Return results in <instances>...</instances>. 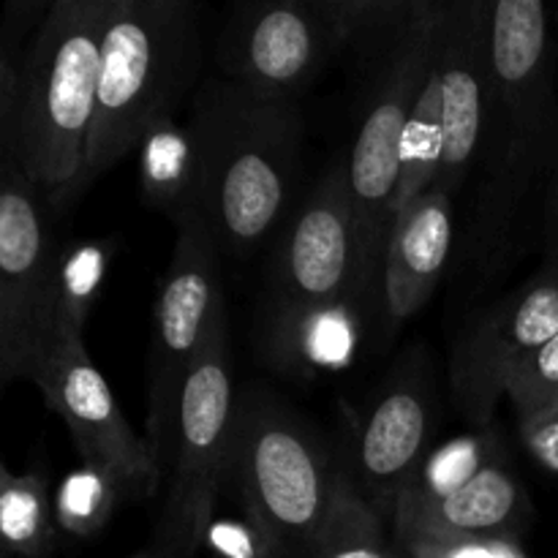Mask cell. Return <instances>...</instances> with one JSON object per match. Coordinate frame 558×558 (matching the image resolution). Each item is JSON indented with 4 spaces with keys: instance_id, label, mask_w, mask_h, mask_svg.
<instances>
[{
    "instance_id": "6da1fadb",
    "label": "cell",
    "mask_w": 558,
    "mask_h": 558,
    "mask_svg": "<svg viewBox=\"0 0 558 558\" xmlns=\"http://www.w3.org/2000/svg\"><path fill=\"white\" fill-rule=\"evenodd\" d=\"M112 0H54L20 60L0 58V153L52 199L74 196L96 118Z\"/></svg>"
},
{
    "instance_id": "7a4b0ae2",
    "label": "cell",
    "mask_w": 558,
    "mask_h": 558,
    "mask_svg": "<svg viewBox=\"0 0 558 558\" xmlns=\"http://www.w3.org/2000/svg\"><path fill=\"white\" fill-rule=\"evenodd\" d=\"M189 131L205 174V216L218 248L251 254L292 216L303 114L298 101L267 98L213 76L194 93Z\"/></svg>"
},
{
    "instance_id": "3957f363",
    "label": "cell",
    "mask_w": 558,
    "mask_h": 558,
    "mask_svg": "<svg viewBox=\"0 0 558 558\" xmlns=\"http://www.w3.org/2000/svg\"><path fill=\"white\" fill-rule=\"evenodd\" d=\"M436 36L439 0H354L347 49L357 54L363 74V114L347 174L374 278L392 229L401 136L434 69Z\"/></svg>"
},
{
    "instance_id": "277c9868",
    "label": "cell",
    "mask_w": 558,
    "mask_h": 558,
    "mask_svg": "<svg viewBox=\"0 0 558 558\" xmlns=\"http://www.w3.org/2000/svg\"><path fill=\"white\" fill-rule=\"evenodd\" d=\"M202 11L189 0H112L96 118L74 196L123 161L163 118H178L202 71Z\"/></svg>"
},
{
    "instance_id": "5b68a950",
    "label": "cell",
    "mask_w": 558,
    "mask_h": 558,
    "mask_svg": "<svg viewBox=\"0 0 558 558\" xmlns=\"http://www.w3.org/2000/svg\"><path fill=\"white\" fill-rule=\"evenodd\" d=\"M501 199L558 174L556 44L543 0L488 3V125L483 161Z\"/></svg>"
},
{
    "instance_id": "8992f818",
    "label": "cell",
    "mask_w": 558,
    "mask_h": 558,
    "mask_svg": "<svg viewBox=\"0 0 558 558\" xmlns=\"http://www.w3.org/2000/svg\"><path fill=\"white\" fill-rule=\"evenodd\" d=\"M347 469L289 409L259 392L238 398L229 480L281 543L289 558H308Z\"/></svg>"
},
{
    "instance_id": "52a82bcc",
    "label": "cell",
    "mask_w": 558,
    "mask_h": 558,
    "mask_svg": "<svg viewBox=\"0 0 558 558\" xmlns=\"http://www.w3.org/2000/svg\"><path fill=\"white\" fill-rule=\"evenodd\" d=\"M227 319L213 330L185 376L169 452V488L153 529V558H194L229 480L238 420Z\"/></svg>"
},
{
    "instance_id": "ba28073f",
    "label": "cell",
    "mask_w": 558,
    "mask_h": 558,
    "mask_svg": "<svg viewBox=\"0 0 558 558\" xmlns=\"http://www.w3.org/2000/svg\"><path fill=\"white\" fill-rule=\"evenodd\" d=\"M54 205L14 158L0 163V379L33 381L52 347L60 262Z\"/></svg>"
},
{
    "instance_id": "9c48e42d",
    "label": "cell",
    "mask_w": 558,
    "mask_h": 558,
    "mask_svg": "<svg viewBox=\"0 0 558 558\" xmlns=\"http://www.w3.org/2000/svg\"><path fill=\"white\" fill-rule=\"evenodd\" d=\"M172 259L153 305L147 447L167 474L180 392L213 330L227 319L218 243L207 216L174 227Z\"/></svg>"
},
{
    "instance_id": "30bf717a",
    "label": "cell",
    "mask_w": 558,
    "mask_h": 558,
    "mask_svg": "<svg viewBox=\"0 0 558 558\" xmlns=\"http://www.w3.org/2000/svg\"><path fill=\"white\" fill-rule=\"evenodd\" d=\"M354 0H259L232 11L218 38L223 80L298 101L352 41Z\"/></svg>"
},
{
    "instance_id": "8fae6325",
    "label": "cell",
    "mask_w": 558,
    "mask_h": 558,
    "mask_svg": "<svg viewBox=\"0 0 558 558\" xmlns=\"http://www.w3.org/2000/svg\"><path fill=\"white\" fill-rule=\"evenodd\" d=\"M376 278L368 267L347 161L332 163L276 234L270 259L272 303L368 305Z\"/></svg>"
},
{
    "instance_id": "7c38bea8",
    "label": "cell",
    "mask_w": 558,
    "mask_h": 558,
    "mask_svg": "<svg viewBox=\"0 0 558 558\" xmlns=\"http://www.w3.org/2000/svg\"><path fill=\"white\" fill-rule=\"evenodd\" d=\"M33 385L44 403L71 430L82 463L112 472L129 501L150 499L163 472L147 439L134 434L118 407L112 387L93 365L85 341H63L49 349Z\"/></svg>"
},
{
    "instance_id": "4fadbf2b",
    "label": "cell",
    "mask_w": 558,
    "mask_h": 558,
    "mask_svg": "<svg viewBox=\"0 0 558 558\" xmlns=\"http://www.w3.org/2000/svg\"><path fill=\"white\" fill-rule=\"evenodd\" d=\"M558 336V256L518 292L483 316L452 352L456 403L477 428L494 423L507 374Z\"/></svg>"
},
{
    "instance_id": "5bb4252c",
    "label": "cell",
    "mask_w": 558,
    "mask_h": 558,
    "mask_svg": "<svg viewBox=\"0 0 558 558\" xmlns=\"http://www.w3.org/2000/svg\"><path fill=\"white\" fill-rule=\"evenodd\" d=\"M445 120V158L434 189L456 199L483 161L488 125V3L439 0L436 44Z\"/></svg>"
},
{
    "instance_id": "9a60e30c",
    "label": "cell",
    "mask_w": 558,
    "mask_h": 558,
    "mask_svg": "<svg viewBox=\"0 0 558 558\" xmlns=\"http://www.w3.org/2000/svg\"><path fill=\"white\" fill-rule=\"evenodd\" d=\"M434 441V412L414 376L392 381L354 434L349 480L365 501L390 523L398 499L412 483Z\"/></svg>"
},
{
    "instance_id": "2e32d148",
    "label": "cell",
    "mask_w": 558,
    "mask_h": 558,
    "mask_svg": "<svg viewBox=\"0 0 558 558\" xmlns=\"http://www.w3.org/2000/svg\"><path fill=\"white\" fill-rule=\"evenodd\" d=\"M360 300L332 303H267L259 322V354L276 374L300 381L343 374L363 341Z\"/></svg>"
},
{
    "instance_id": "e0dca14e",
    "label": "cell",
    "mask_w": 558,
    "mask_h": 558,
    "mask_svg": "<svg viewBox=\"0 0 558 558\" xmlns=\"http://www.w3.org/2000/svg\"><path fill=\"white\" fill-rule=\"evenodd\" d=\"M452 196L430 189L392 221L381 265V305L387 327L420 314L434 298L456 245Z\"/></svg>"
},
{
    "instance_id": "ac0fdd59",
    "label": "cell",
    "mask_w": 558,
    "mask_h": 558,
    "mask_svg": "<svg viewBox=\"0 0 558 558\" xmlns=\"http://www.w3.org/2000/svg\"><path fill=\"white\" fill-rule=\"evenodd\" d=\"M532 518L529 494L505 461L480 472L472 483L458 488L447 499L434 501L414 512H401L392 523L434 529V532L461 534V537L521 539Z\"/></svg>"
},
{
    "instance_id": "d6986e66",
    "label": "cell",
    "mask_w": 558,
    "mask_h": 558,
    "mask_svg": "<svg viewBox=\"0 0 558 558\" xmlns=\"http://www.w3.org/2000/svg\"><path fill=\"white\" fill-rule=\"evenodd\" d=\"M140 189L145 205L174 227L205 216V174L189 125L163 118L140 142Z\"/></svg>"
},
{
    "instance_id": "ffe728a7",
    "label": "cell",
    "mask_w": 558,
    "mask_h": 558,
    "mask_svg": "<svg viewBox=\"0 0 558 558\" xmlns=\"http://www.w3.org/2000/svg\"><path fill=\"white\" fill-rule=\"evenodd\" d=\"M58 532L47 469L33 463L27 472L16 474L9 466H0L3 558H52Z\"/></svg>"
},
{
    "instance_id": "44dd1931",
    "label": "cell",
    "mask_w": 558,
    "mask_h": 558,
    "mask_svg": "<svg viewBox=\"0 0 558 558\" xmlns=\"http://www.w3.org/2000/svg\"><path fill=\"white\" fill-rule=\"evenodd\" d=\"M505 447H501L494 423L445 441L436 450H430L428 458L420 463L412 483L407 485L403 496L398 499L392 518L401 515V512L423 510V507L434 505V501L447 499L458 488L472 483L480 472L505 461Z\"/></svg>"
},
{
    "instance_id": "7402d4cb",
    "label": "cell",
    "mask_w": 558,
    "mask_h": 558,
    "mask_svg": "<svg viewBox=\"0 0 558 558\" xmlns=\"http://www.w3.org/2000/svg\"><path fill=\"white\" fill-rule=\"evenodd\" d=\"M439 44V36H436ZM441 158H445V120H441V82L439 60L434 58L428 82L414 104L398 150V183L392 196V221L430 191L439 180Z\"/></svg>"
},
{
    "instance_id": "603a6c76",
    "label": "cell",
    "mask_w": 558,
    "mask_h": 558,
    "mask_svg": "<svg viewBox=\"0 0 558 558\" xmlns=\"http://www.w3.org/2000/svg\"><path fill=\"white\" fill-rule=\"evenodd\" d=\"M107 272L109 248L104 243L76 240L63 245L52 298V347L63 341H85L87 319L101 294Z\"/></svg>"
},
{
    "instance_id": "cb8c5ba5",
    "label": "cell",
    "mask_w": 558,
    "mask_h": 558,
    "mask_svg": "<svg viewBox=\"0 0 558 558\" xmlns=\"http://www.w3.org/2000/svg\"><path fill=\"white\" fill-rule=\"evenodd\" d=\"M385 523L343 472L336 501L308 558H409L396 537L387 534Z\"/></svg>"
},
{
    "instance_id": "d4e9b609",
    "label": "cell",
    "mask_w": 558,
    "mask_h": 558,
    "mask_svg": "<svg viewBox=\"0 0 558 558\" xmlns=\"http://www.w3.org/2000/svg\"><path fill=\"white\" fill-rule=\"evenodd\" d=\"M123 501H129V494L112 472L82 463L58 485L54 521L69 537L93 539L109 526Z\"/></svg>"
},
{
    "instance_id": "484cf974",
    "label": "cell",
    "mask_w": 558,
    "mask_h": 558,
    "mask_svg": "<svg viewBox=\"0 0 558 558\" xmlns=\"http://www.w3.org/2000/svg\"><path fill=\"white\" fill-rule=\"evenodd\" d=\"M392 537L409 558H529L521 539L461 537L412 523H392Z\"/></svg>"
},
{
    "instance_id": "4316f807",
    "label": "cell",
    "mask_w": 558,
    "mask_h": 558,
    "mask_svg": "<svg viewBox=\"0 0 558 558\" xmlns=\"http://www.w3.org/2000/svg\"><path fill=\"white\" fill-rule=\"evenodd\" d=\"M501 392L512 401L518 420L558 403V336L515 365Z\"/></svg>"
},
{
    "instance_id": "83f0119b",
    "label": "cell",
    "mask_w": 558,
    "mask_h": 558,
    "mask_svg": "<svg viewBox=\"0 0 558 558\" xmlns=\"http://www.w3.org/2000/svg\"><path fill=\"white\" fill-rule=\"evenodd\" d=\"M202 548L213 558H289L270 529L243 507L240 515L213 518Z\"/></svg>"
},
{
    "instance_id": "f1b7e54d",
    "label": "cell",
    "mask_w": 558,
    "mask_h": 558,
    "mask_svg": "<svg viewBox=\"0 0 558 558\" xmlns=\"http://www.w3.org/2000/svg\"><path fill=\"white\" fill-rule=\"evenodd\" d=\"M518 434L537 466L558 477V403L518 420Z\"/></svg>"
},
{
    "instance_id": "f546056e",
    "label": "cell",
    "mask_w": 558,
    "mask_h": 558,
    "mask_svg": "<svg viewBox=\"0 0 558 558\" xmlns=\"http://www.w3.org/2000/svg\"><path fill=\"white\" fill-rule=\"evenodd\" d=\"M545 229H548L550 254L558 256V174L548 180V191H545Z\"/></svg>"
},
{
    "instance_id": "4dcf8cb0",
    "label": "cell",
    "mask_w": 558,
    "mask_h": 558,
    "mask_svg": "<svg viewBox=\"0 0 558 558\" xmlns=\"http://www.w3.org/2000/svg\"><path fill=\"white\" fill-rule=\"evenodd\" d=\"M131 558H153V554H150V550H142V554H136V556H131Z\"/></svg>"
}]
</instances>
